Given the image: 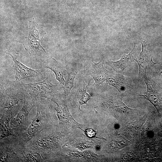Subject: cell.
<instances>
[{"mask_svg": "<svg viewBox=\"0 0 162 162\" xmlns=\"http://www.w3.org/2000/svg\"><path fill=\"white\" fill-rule=\"evenodd\" d=\"M93 79L88 74L86 69L80 70L77 74L70 93L71 104L74 108L80 110V106L87 104L91 99L87 90Z\"/></svg>", "mask_w": 162, "mask_h": 162, "instance_id": "6da1fadb", "label": "cell"}, {"mask_svg": "<svg viewBox=\"0 0 162 162\" xmlns=\"http://www.w3.org/2000/svg\"><path fill=\"white\" fill-rule=\"evenodd\" d=\"M1 107L9 109L22 100L19 82L8 80L0 84Z\"/></svg>", "mask_w": 162, "mask_h": 162, "instance_id": "7a4b0ae2", "label": "cell"}, {"mask_svg": "<svg viewBox=\"0 0 162 162\" xmlns=\"http://www.w3.org/2000/svg\"><path fill=\"white\" fill-rule=\"evenodd\" d=\"M29 28L31 31L29 36L23 42L24 47L30 55L41 56L46 52L40 43L44 37L40 35L41 30L34 21H30Z\"/></svg>", "mask_w": 162, "mask_h": 162, "instance_id": "3957f363", "label": "cell"}, {"mask_svg": "<svg viewBox=\"0 0 162 162\" xmlns=\"http://www.w3.org/2000/svg\"><path fill=\"white\" fill-rule=\"evenodd\" d=\"M106 83L116 88L120 94L127 95L134 88L131 79L113 71L108 70Z\"/></svg>", "mask_w": 162, "mask_h": 162, "instance_id": "277c9868", "label": "cell"}, {"mask_svg": "<svg viewBox=\"0 0 162 162\" xmlns=\"http://www.w3.org/2000/svg\"><path fill=\"white\" fill-rule=\"evenodd\" d=\"M147 90L143 97L155 108L159 114L162 112V87L147 76L144 80Z\"/></svg>", "mask_w": 162, "mask_h": 162, "instance_id": "5b68a950", "label": "cell"}, {"mask_svg": "<svg viewBox=\"0 0 162 162\" xmlns=\"http://www.w3.org/2000/svg\"><path fill=\"white\" fill-rule=\"evenodd\" d=\"M9 55L14 62L13 67L15 70L16 80L20 82L24 79L40 76L42 73V69L34 70L28 68L17 60L19 54L14 50L9 49L5 52Z\"/></svg>", "mask_w": 162, "mask_h": 162, "instance_id": "8992f818", "label": "cell"}, {"mask_svg": "<svg viewBox=\"0 0 162 162\" xmlns=\"http://www.w3.org/2000/svg\"><path fill=\"white\" fill-rule=\"evenodd\" d=\"M51 100L57 105L55 109L60 124L67 127H79V124L75 121L69 112L65 99H62L58 96Z\"/></svg>", "mask_w": 162, "mask_h": 162, "instance_id": "52a82bcc", "label": "cell"}, {"mask_svg": "<svg viewBox=\"0 0 162 162\" xmlns=\"http://www.w3.org/2000/svg\"><path fill=\"white\" fill-rule=\"evenodd\" d=\"M136 48L134 45L132 50L128 54L123 55L119 60L116 61L108 60L106 64L112 68L114 71L122 74L124 70L132 62L135 61L138 56Z\"/></svg>", "mask_w": 162, "mask_h": 162, "instance_id": "ba28073f", "label": "cell"}, {"mask_svg": "<svg viewBox=\"0 0 162 162\" xmlns=\"http://www.w3.org/2000/svg\"><path fill=\"white\" fill-rule=\"evenodd\" d=\"M86 66L88 74L94 80V86L102 85L106 81L108 71L104 68L103 61L101 60L96 63L92 61Z\"/></svg>", "mask_w": 162, "mask_h": 162, "instance_id": "9c48e42d", "label": "cell"}, {"mask_svg": "<svg viewBox=\"0 0 162 162\" xmlns=\"http://www.w3.org/2000/svg\"><path fill=\"white\" fill-rule=\"evenodd\" d=\"M82 64L73 62L67 64L66 66L67 79L63 86V98L66 99L74 86L76 75L83 68Z\"/></svg>", "mask_w": 162, "mask_h": 162, "instance_id": "30bf717a", "label": "cell"}, {"mask_svg": "<svg viewBox=\"0 0 162 162\" xmlns=\"http://www.w3.org/2000/svg\"><path fill=\"white\" fill-rule=\"evenodd\" d=\"M124 97L120 94L110 96L102 103V106L112 112L120 114H124L133 110L123 102L122 98Z\"/></svg>", "mask_w": 162, "mask_h": 162, "instance_id": "8fae6325", "label": "cell"}, {"mask_svg": "<svg viewBox=\"0 0 162 162\" xmlns=\"http://www.w3.org/2000/svg\"><path fill=\"white\" fill-rule=\"evenodd\" d=\"M142 44V51L135 61L137 62L139 67L138 78L140 80H144L147 76L148 67L154 62L152 61V57H151L147 47L144 44Z\"/></svg>", "mask_w": 162, "mask_h": 162, "instance_id": "7c38bea8", "label": "cell"}, {"mask_svg": "<svg viewBox=\"0 0 162 162\" xmlns=\"http://www.w3.org/2000/svg\"><path fill=\"white\" fill-rule=\"evenodd\" d=\"M20 86L30 94L36 99L41 98L51 99L50 97L45 86L40 82L25 83L20 82Z\"/></svg>", "mask_w": 162, "mask_h": 162, "instance_id": "4fadbf2b", "label": "cell"}, {"mask_svg": "<svg viewBox=\"0 0 162 162\" xmlns=\"http://www.w3.org/2000/svg\"><path fill=\"white\" fill-rule=\"evenodd\" d=\"M44 66L54 73L56 79L60 84L64 85L65 80L64 76L67 74L66 66L51 56L44 64Z\"/></svg>", "mask_w": 162, "mask_h": 162, "instance_id": "5bb4252c", "label": "cell"}, {"mask_svg": "<svg viewBox=\"0 0 162 162\" xmlns=\"http://www.w3.org/2000/svg\"><path fill=\"white\" fill-rule=\"evenodd\" d=\"M37 112L36 116L27 130V134L30 138L34 136L43 129L40 116L41 110L39 106L37 105Z\"/></svg>", "mask_w": 162, "mask_h": 162, "instance_id": "9a60e30c", "label": "cell"}, {"mask_svg": "<svg viewBox=\"0 0 162 162\" xmlns=\"http://www.w3.org/2000/svg\"><path fill=\"white\" fill-rule=\"evenodd\" d=\"M11 109H8L3 114L0 120V139L2 140L5 137L10 135H14L9 125L11 118Z\"/></svg>", "mask_w": 162, "mask_h": 162, "instance_id": "2e32d148", "label": "cell"}, {"mask_svg": "<svg viewBox=\"0 0 162 162\" xmlns=\"http://www.w3.org/2000/svg\"><path fill=\"white\" fill-rule=\"evenodd\" d=\"M55 136L50 135L39 138L37 141L38 146L43 149L52 148L58 142V138Z\"/></svg>", "mask_w": 162, "mask_h": 162, "instance_id": "e0dca14e", "label": "cell"}, {"mask_svg": "<svg viewBox=\"0 0 162 162\" xmlns=\"http://www.w3.org/2000/svg\"><path fill=\"white\" fill-rule=\"evenodd\" d=\"M30 111L29 110L22 107L13 120V126L15 128H18L22 125Z\"/></svg>", "mask_w": 162, "mask_h": 162, "instance_id": "ac0fdd59", "label": "cell"}, {"mask_svg": "<svg viewBox=\"0 0 162 162\" xmlns=\"http://www.w3.org/2000/svg\"><path fill=\"white\" fill-rule=\"evenodd\" d=\"M27 161L39 162L41 159L40 154L37 152H33L27 154Z\"/></svg>", "mask_w": 162, "mask_h": 162, "instance_id": "d6986e66", "label": "cell"}, {"mask_svg": "<svg viewBox=\"0 0 162 162\" xmlns=\"http://www.w3.org/2000/svg\"><path fill=\"white\" fill-rule=\"evenodd\" d=\"M85 132L86 135L89 138H93L94 137L95 135V131L91 128L86 129L85 130Z\"/></svg>", "mask_w": 162, "mask_h": 162, "instance_id": "ffe728a7", "label": "cell"}, {"mask_svg": "<svg viewBox=\"0 0 162 162\" xmlns=\"http://www.w3.org/2000/svg\"><path fill=\"white\" fill-rule=\"evenodd\" d=\"M160 74H161L162 73V65L160 66Z\"/></svg>", "mask_w": 162, "mask_h": 162, "instance_id": "44dd1931", "label": "cell"}, {"mask_svg": "<svg viewBox=\"0 0 162 162\" xmlns=\"http://www.w3.org/2000/svg\"></svg>", "mask_w": 162, "mask_h": 162, "instance_id": "7402d4cb", "label": "cell"}]
</instances>
